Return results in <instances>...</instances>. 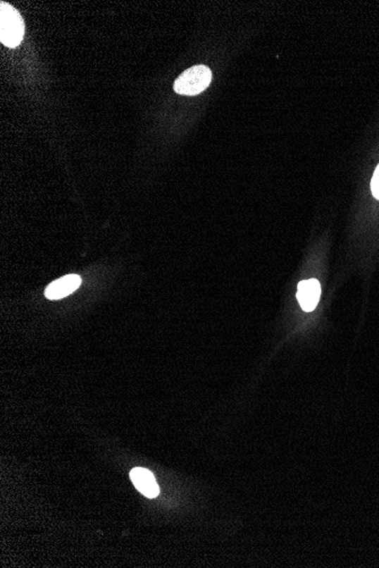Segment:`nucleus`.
<instances>
[{
    "label": "nucleus",
    "instance_id": "7ed1b4c3",
    "mask_svg": "<svg viewBox=\"0 0 379 568\" xmlns=\"http://www.w3.org/2000/svg\"><path fill=\"white\" fill-rule=\"evenodd\" d=\"M82 279L77 275L64 276L63 278L53 281L44 290V295L49 300L64 299L74 293L81 286Z\"/></svg>",
    "mask_w": 379,
    "mask_h": 568
},
{
    "label": "nucleus",
    "instance_id": "f03ea898",
    "mask_svg": "<svg viewBox=\"0 0 379 568\" xmlns=\"http://www.w3.org/2000/svg\"><path fill=\"white\" fill-rule=\"evenodd\" d=\"M211 70L204 65L184 70L174 83V91L181 96H197L206 90L211 82Z\"/></svg>",
    "mask_w": 379,
    "mask_h": 568
},
{
    "label": "nucleus",
    "instance_id": "39448f33",
    "mask_svg": "<svg viewBox=\"0 0 379 568\" xmlns=\"http://www.w3.org/2000/svg\"><path fill=\"white\" fill-rule=\"evenodd\" d=\"M130 478L135 484V487L142 493L143 496L148 497V498H156L158 496L159 487H158L155 476L150 471L142 469V467H135L130 473Z\"/></svg>",
    "mask_w": 379,
    "mask_h": 568
},
{
    "label": "nucleus",
    "instance_id": "f257e3e1",
    "mask_svg": "<svg viewBox=\"0 0 379 568\" xmlns=\"http://www.w3.org/2000/svg\"><path fill=\"white\" fill-rule=\"evenodd\" d=\"M24 20L20 13L9 4H0V41L4 46L15 48L24 37Z\"/></svg>",
    "mask_w": 379,
    "mask_h": 568
},
{
    "label": "nucleus",
    "instance_id": "20e7f679",
    "mask_svg": "<svg viewBox=\"0 0 379 568\" xmlns=\"http://www.w3.org/2000/svg\"><path fill=\"white\" fill-rule=\"evenodd\" d=\"M321 284L317 279L301 281L298 288V301L302 310L306 312L315 310L321 299Z\"/></svg>",
    "mask_w": 379,
    "mask_h": 568
},
{
    "label": "nucleus",
    "instance_id": "423d86ee",
    "mask_svg": "<svg viewBox=\"0 0 379 568\" xmlns=\"http://www.w3.org/2000/svg\"><path fill=\"white\" fill-rule=\"evenodd\" d=\"M371 192L373 197L379 200V165L377 166L376 171L373 173V180H371Z\"/></svg>",
    "mask_w": 379,
    "mask_h": 568
}]
</instances>
